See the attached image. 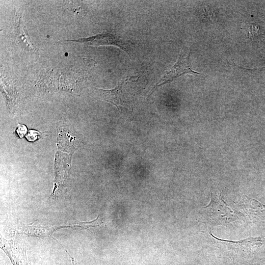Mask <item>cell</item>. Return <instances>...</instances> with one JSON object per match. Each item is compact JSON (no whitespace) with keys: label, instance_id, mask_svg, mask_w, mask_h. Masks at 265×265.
Wrapping results in <instances>:
<instances>
[{"label":"cell","instance_id":"obj_3","mask_svg":"<svg viewBox=\"0 0 265 265\" xmlns=\"http://www.w3.org/2000/svg\"><path fill=\"white\" fill-rule=\"evenodd\" d=\"M190 52V50L188 47H184L182 48L176 63L170 70L164 74L155 85L154 88L169 83L185 74H202L192 70L191 69L189 61Z\"/></svg>","mask_w":265,"mask_h":265},{"label":"cell","instance_id":"obj_2","mask_svg":"<svg viewBox=\"0 0 265 265\" xmlns=\"http://www.w3.org/2000/svg\"><path fill=\"white\" fill-rule=\"evenodd\" d=\"M139 82V77H130L121 80L113 89L106 90L94 87L93 92L97 98L109 102L120 109L132 101V99L129 96L132 94L129 92Z\"/></svg>","mask_w":265,"mask_h":265},{"label":"cell","instance_id":"obj_5","mask_svg":"<svg viewBox=\"0 0 265 265\" xmlns=\"http://www.w3.org/2000/svg\"><path fill=\"white\" fill-rule=\"evenodd\" d=\"M61 228L62 227L28 226L23 230H21V233L39 238L50 237L57 241L53 237V234L57 229Z\"/></svg>","mask_w":265,"mask_h":265},{"label":"cell","instance_id":"obj_1","mask_svg":"<svg viewBox=\"0 0 265 265\" xmlns=\"http://www.w3.org/2000/svg\"><path fill=\"white\" fill-rule=\"evenodd\" d=\"M203 214L206 220L211 224L222 226L235 223L241 215L224 201L218 190L214 192L211 191L210 202L204 207Z\"/></svg>","mask_w":265,"mask_h":265},{"label":"cell","instance_id":"obj_8","mask_svg":"<svg viewBox=\"0 0 265 265\" xmlns=\"http://www.w3.org/2000/svg\"><path fill=\"white\" fill-rule=\"evenodd\" d=\"M103 223L101 220L99 219V216L91 221L81 222L79 224L76 225L75 226L81 227L83 229H88L90 227H97L101 226Z\"/></svg>","mask_w":265,"mask_h":265},{"label":"cell","instance_id":"obj_9","mask_svg":"<svg viewBox=\"0 0 265 265\" xmlns=\"http://www.w3.org/2000/svg\"><path fill=\"white\" fill-rule=\"evenodd\" d=\"M28 265H31L30 264H29Z\"/></svg>","mask_w":265,"mask_h":265},{"label":"cell","instance_id":"obj_4","mask_svg":"<svg viewBox=\"0 0 265 265\" xmlns=\"http://www.w3.org/2000/svg\"><path fill=\"white\" fill-rule=\"evenodd\" d=\"M90 46L111 45L118 47L128 54H130V46L128 43L124 41L116 34L108 31H104L92 36L69 40Z\"/></svg>","mask_w":265,"mask_h":265},{"label":"cell","instance_id":"obj_7","mask_svg":"<svg viewBox=\"0 0 265 265\" xmlns=\"http://www.w3.org/2000/svg\"><path fill=\"white\" fill-rule=\"evenodd\" d=\"M245 26L248 29V37L249 38H254L260 34L261 30L258 25L253 23H248Z\"/></svg>","mask_w":265,"mask_h":265},{"label":"cell","instance_id":"obj_6","mask_svg":"<svg viewBox=\"0 0 265 265\" xmlns=\"http://www.w3.org/2000/svg\"><path fill=\"white\" fill-rule=\"evenodd\" d=\"M243 200L246 210L251 215L258 218L265 217V205L255 199L248 198L245 195Z\"/></svg>","mask_w":265,"mask_h":265}]
</instances>
